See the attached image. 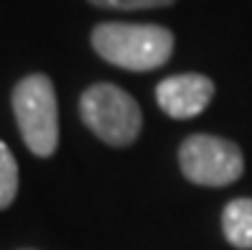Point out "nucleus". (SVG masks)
Instances as JSON below:
<instances>
[{
    "label": "nucleus",
    "instance_id": "nucleus-1",
    "mask_svg": "<svg viewBox=\"0 0 252 250\" xmlns=\"http://www.w3.org/2000/svg\"><path fill=\"white\" fill-rule=\"evenodd\" d=\"M92 46L105 62L130 71H151L168 62L173 36L151 23H102L92 34Z\"/></svg>",
    "mask_w": 252,
    "mask_h": 250
},
{
    "label": "nucleus",
    "instance_id": "nucleus-2",
    "mask_svg": "<svg viewBox=\"0 0 252 250\" xmlns=\"http://www.w3.org/2000/svg\"><path fill=\"white\" fill-rule=\"evenodd\" d=\"M13 112L26 145L36 156H51L59 143L56 92L46 74H31L13 90Z\"/></svg>",
    "mask_w": 252,
    "mask_h": 250
},
{
    "label": "nucleus",
    "instance_id": "nucleus-3",
    "mask_svg": "<svg viewBox=\"0 0 252 250\" xmlns=\"http://www.w3.org/2000/svg\"><path fill=\"white\" fill-rule=\"evenodd\" d=\"M82 120L110 145H130L140 136L143 115L138 102L115 84H92L79 102Z\"/></svg>",
    "mask_w": 252,
    "mask_h": 250
},
{
    "label": "nucleus",
    "instance_id": "nucleus-4",
    "mask_svg": "<svg viewBox=\"0 0 252 250\" xmlns=\"http://www.w3.org/2000/svg\"><path fill=\"white\" fill-rule=\"evenodd\" d=\"M179 164L186 179L201 186H227L245 171L242 151L217 136H191L181 143Z\"/></svg>",
    "mask_w": 252,
    "mask_h": 250
},
{
    "label": "nucleus",
    "instance_id": "nucleus-5",
    "mask_svg": "<svg viewBox=\"0 0 252 250\" xmlns=\"http://www.w3.org/2000/svg\"><path fill=\"white\" fill-rule=\"evenodd\" d=\"M212 97L214 84L204 74H173L156 87V100L160 110L176 120H189V117L201 115L209 107Z\"/></svg>",
    "mask_w": 252,
    "mask_h": 250
},
{
    "label": "nucleus",
    "instance_id": "nucleus-6",
    "mask_svg": "<svg viewBox=\"0 0 252 250\" xmlns=\"http://www.w3.org/2000/svg\"><path fill=\"white\" fill-rule=\"evenodd\" d=\"M221 227L234 248L252 250V199H232L221 214Z\"/></svg>",
    "mask_w": 252,
    "mask_h": 250
},
{
    "label": "nucleus",
    "instance_id": "nucleus-7",
    "mask_svg": "<svg viewBox=\"0 0 252 250\" xmlns=\"http://www.w3.org/2000/svg\"><path fill=\"white\" fill-rule=\"evenodd\" d=\"M18 194V164L10 148L0 141V210L13 204Z\"/></svg>",
    "mask_w": 252,
    "mask_h": 250
},
{
    "label": "nucleus",
    "instance_id": "nucleus-8",
    "mask_svg": "<svg viewBox=\"0 0 252 250\" xmlns=\"http://www.w3.org/2000/svg\"><path fill=\"white\" fill-rule=\"evenodd\" d=\"M102 8H117V10H138V8H160L171 5L173 0H90Z\"/></svg>",
    "mask_w": 252,
    "mask_h": 250
}]
</instances>
